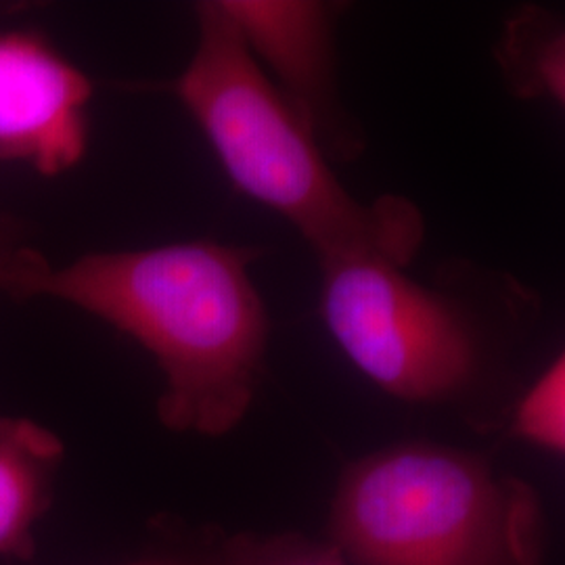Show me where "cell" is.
Instances as JSON below:
<instances>
[{
    "label": "cell",
    "mask_w": 565,
    "mask_h": 565,
    "mask_svg": "<svg viewBox=\"0 0 565 565\" xmlns=\"http://www.w3.org/2000/svg\"><path fill=\"white\" fill-rule=\"evenodd\" d=\"M260 256L203 239L55 266L23 247L0 291L70 303L141 343L166 382L160 422L218 438L242 424L263 382L270 321L249 277Z\"/></svg>",
    "instance_id": "obj_1"
},
{
    "label": "cell",
    "mask_w": 565,
    "mask_h": 565,
    "mask_svg": "<svg viewBox=\"0 0 565 565\" xmlns=\"http://www.w3.org/2000/svg\"><path fill=\"white\" fill-rule=\"evenodd\" d=\"M195 18L198 46L172 90L235 189L294 224L319 263L380 258L406 268L424 243L419 207L401 195L354 200L221 0L198 2Z\"/></svg>",
    "instance_id": "obj_2"
},
{
    "label": "cell",
    "mask_w": 565,
    "mask_h": 565,
    "mask_svg": "<svg viewBox=\"0 0 565 565\" xmlns=\"http://www.w3.org/2000/svg\"><path fill=\"white\" fill-rule=\"evenodd\" d=\"M319 264L329 333L364 377L404 403L471 401L541 317L536 291L465 260L429 282L377 258Z\"/></svg>",
    "instance_id": "obj_3"
},
{
    "label": "cell",
    "mask_w": 565,
    "mask_h": 565,
    "mask_svg": "<svg viewBox=\"0 0 565 565\" xmlns=\"http://www.w3.org/2000/svg\"><path fill=\"white\" fill-rule=\"evenodd\" d=\"M329 543L350 565H545V509L480 452L401 443L343 467Z\"/></svg>",
    "instance_id": "obj_4"
},
{
    "label": "cell",
    "mask_w": 565,
    "mask_h": 565,
    "mask_svg": "<svg viewBox=\"0 0 565 565\" xmlns=\"http://www.w3.org/2000/svg\"><path fill=\"white\" fill-rule=\"evenodd\" d=\"M252 55L266 61L285 103L331 162H354L366 149L363 126L338 86V2L221 0Z\"/></svg>",
    "instance_id": "obj_5"
},
{
    "label": "cell",
    "mask_w": 565,
    "mask_h": 565,
    "mask_svg": "<svg viewBox=\"0 0 565 565\" xmlns=\"http://www.w3.org/2000/svg\"><path fill=\"white\" fill-rule=\"evenodd\" d=\"M93 86L32 32H0V162L42 177L78 166L88 147Z\"/></svg>",
    "instance_id": "obj_6"
},
{
    "label": "cell",
    "mask_w": 565,
    "mask_h": 565,
    "mask_svg": "<svg viewBox=\"0 0 565 565\" xmlns=\"http://www.w3.org/2000/svg\"><path fill=\"white\" fill-rule=\"evenodd\" d=\"M63 461V443L25 417H0V557L30 559Z\"/></svg>",
    "instance_id": "obj_7"
},
{
    "label": "cell",
    "mask_w": 565,
    "mask_h": 565,
    "mask_svg": "<svg viewBox=\"0 0 565 565\" xmlns=\"http://www.w3.org/2000/svg\"><path fill=\"white\" fill-rule=\"evenodd\" d=\"M494 57L511 95L564 105V21L545 7L524 4L507 18Z\"/></svg>",
    "instance_id": "obj_8"
},
{
    "label": "cell",
    "mask_w": 565,
    "mask_h": 565,
    "mask_svg": "<svg viewBox=\"0 0 565 565\" xmlns=\"http://www.w3.org/2000/svg\"><path fill=\"white\" fill-rule=\"evenodd\" d=\"M511 434L553 455L565 450V361L555 359L511 411Z\"/></svg>",
    "instance_id": "obj_9"
},
{
    "label": "cell",
    "mask_w": 565,
    "mask_h": 565,
    "mask_svg": "<svg viewBox=\"0 0 565 565\" xmlns=\"http://www.w3.org/2000/svg\"><path fill=\"white\" fill-rule=\"evenodd\" d=\"M214 565H350L333 543L298 532H242L216 546Z\"/></svg>",
    "instance_id": "obj_10"
},
{
    "label": "cell",
    "mask_w": 565,
    "mask_h": 565,
    "mask_svg": "<svg viewBox=\"0 0 565 565\" xmlns=\"http://www.w3.org/2000/svg\"><path fill=\"white\" fill-rule=\"evenodd\" d=\"M23 247L11 242V226H7L4 218L0 216V279L7 273V268L18 258Z\"/></svg>",
    "instance_id": "obj_11"
},
{
    "label": "cell",
    "mask_w": 565,
    "mask_h": 565,
    "mask_svg": "<svg viewBox=\"0 0 565 565\" xmlns=\"http://www.w3.org/2000/svg\"><path fill=\"white\" fill-rule=\"evenodd\" d=\"M216 555V553H214ZM132 565H186L181 564V562H177V559H149V562H139V564ZM200 565H214V557L212 559H207V562H203Z\"/></svg>",
    "instance_id": "obj_12"
}]
</instances>
